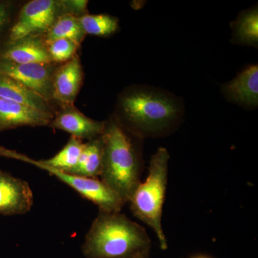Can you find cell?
Listing matches in <instances>:
<instances>
[{
    "label": "cell",
    "instance_id": "1",
    "mask_svg": "<svg viewBox=\"0 0 258 258\" xmlns=\"http://www.w3.org/2000/svg\"><path fill=\"white\" fill-rule=\"evenodd\" d=\"M182 113L177 97L158 88L134 86L120 93L113 115L129 132L144 139L168 133Z\"/></svg>",
    "mask_w": 258,
    "mask_h": 258
},
{
    "label": "cell",
    "instance_id": "2",
    "mask_svg": "<svg viewBox=\"0 0 258 258\" xmlns=\"http://www.w3.org/2000/svg\"><path fill=\"white\" fill-rule=\"evenodd\" d=\"M103 169L100 179L126 205L141 182L143 171L142 142L114 115L105 121Z\"/></svg>",
    "mask_w": 258,
    "mask_h": 258
},
{
    "label": "cell",
    "instance_id": "3",
    "mask_svg": "<svg viewBox=\"0 0 258 258\" xmlns=\"http://www.w3.org/2000/svg\"><path fill=\"white\" fill-rule=\"evenodd\" d=\"M151 248L143 227L120 212L99 210L85 237L82 252L86 258H130Z\"/></svg>",
    "mask_w": 258,
    "mask_h": 258
},
{
    "label": "cell",
    "instance_id": "4",
    "mask_svg": "<svg viewBox=\"0 0 258 258\" xmlns=\"http://www.w3.org/2000/svg\"><path fill=\"white\" fill-rule=\"evenodd\" d=\"M169 159L167 149L163 147L158 149L151 159L147 179L139 183L128 203L134 216L154 231L164 250L168 246L161 217L167 187Z\"/></svg>",
    "mask_w": 258,
    "mask_h": 258
},
{
    "label": "cell",
    "instance_id": "5",
    "mask_svg": "<svg viewBox=\"0 0 258 258\" xmlns=\"http://www.w3.org/2000/svg\"><path fill=\"white\" fill-rule=\"evenodd\" d=\"M88 3L85 0H32L24 3L10 30L8 42L28 36H42L64 15L80 18L88 14Z\"/></svg>",
    "mask_w": 258,
    "mask_h": 258
},
{
    "label": "cell",
    "instance_id": "6",
    "mask_svg": "<svg viewBox=\"0 0 258 258\" xmlns=\"http://www.w3.org/2000/svg\"><path fill=\"white\" fill-rule=\"evenodd\" d=\"M0 156L24 161L47 171L51 175L69 185L83 198L96 205L101 211L119 212L125 205L121 198L100 179L83 177L56 170L16 151L3 147H0Z\"/></svg>",
    "mask_w": 258,
    "mask_h": 258
},
{
    "label": "cell",
    "instance_id": "7",
    "mask_svg": "<svg viewBox=\"0 0 258 258\" xmlns=\"http://www.w3.org/2000/svg\"><path fill=\"white\" fill-rule=\"evenodd\" d=\"M59 64H19L0 60V74L21 83L47 101L52 102V80Z\"/></svg>",
    "mask_w": 258,
    "mask_h": 258
},
{
    "label": "cell",
    "instance_id": "8",
    "mask_svg": "<svg viewBox=\"0 0 258 258\" xmlns=\"http://www.w3.org/2000/svg\"><path fill=\"white\" fill-rule=\"evenodd\" d=\"M83 79L84 73L79 54L68 62L59 64L52 80V102L58 107L74 106Z\"/></svg>",
    "mask_w": 258,
    "mask_h": 258
},
{
    "label": "cell",
    "instance_id": "9",
    "mask_svg": "<svg viewBox=\"0 0 258 258\" xmlns=\"http://www.w3.org/2000/svg\"><path fill=\"white\" fill-rule=\"evenodd\" d=\"M48 126L68 132L71 137L80 140L90 141L101 137L105 121H98L86 116L74 105L58 107Z\"/></svg>",
    "mask_w": 258,
    "mask_h": 258
},
{
    "label": "cell",
    "instance_id": "10",
    "mask_svg": "<svg viewBox=\"0 0 258 258\" xmlns=\"http://www.w3.org/2000/svg\"><path fill=\"white\" fill-rule=\"evenodd\" d=\"M33 193L26 181L0 170V214L24 215L31 210Z\"/></svg>",
    "mask_w": 258,
    "mask_h": 258
},
{
    "label": "cell",
    "instance_id": "11",
    "mask_svg": "<svg viewBox=\"0 0 258 258\" xmlns=\"http://www.w3.org/2000/svg\"><path fill=\"white\" fill-rule=\"evenodd\" d=\"M0 60L19 64L54 63L42 36H28L8 42L0 49Z\"/></svg>",
    "mask_w": 258,
    "mask_h": 258
},
{
    "label": "cell",
    "instance_id": "12",
    "mask_svg": "<svg viewBox=\"0 0 258 258\" xmlns=\"http://www.w3.org/2000/svg\"><path fill=\"white\" fill-rule=\"evenodd\" d=\"M53 115L0 98V132L22 126H48Z\"/></svg>",
    "mask_w": 258,
    "mask_h": 258
},
{
    "label": "cell",
    "instance_id": "13",
    "mask_svg": "<svg viewBox=\"0 0 258 258\" xmlns=\"http://www.w3.org/2000/svg\"><path fill=\"white\" fill-rule=\"evenodd\" d=\"M227 101L241 106L255 108L258 104V67L248 66L222 89Z\"/></svg>",
    "mask_w": 258,
    "mask_h": 258
},
{
    "label": "cell",
    "instance_id": "14",
    "mask_svg": "<svg viewBox=\"0 0 258 258\" xmlns=\"http://www.w3.org/2000/svg\"><path fill=\"white\" fill-rule=\"evenodd\" d=\"M0 98L15 102L42 113L55 114L57 108L15 80L0 74Z\"/></svg>",
    "mask_w": 258,
    "mask_h": 258
},
{
    "label": "cell",
    "instance_id": "15",
    "mask_svg": "<svg viewBox=\"0 0 258 258\" xmlns=\"http://www.w3.org/2000/svg\"><path fill=\"white\" fill-rule=\"evenodd\" d=\"M103 145L101 137L84 143L77 166L68 174L100 179L103 169Z\"/></svg>",
    "mask_w": 258,
    "mask_h": 258
},
{
    "label": "cell",
    "instance_id": "16",
    "mask_svg": "<svg viewBox=\"0 0 258 258\" xmlns=\"http://www.w3.org/2000/svg\"><path fill=\"white\" fill-rule=\"evenodd\" d=\"M233 43L257 47V8L244 10L232 23Z\"/></svg>",
    "mask_w": 258,
    "mask_h": 258
},
{
    "label": "cell",
    "instance_id": "17",
    "mask_svg": "<svg viewBox=\"0 0 258 258\" xmlns=\"http://www.w3.org/2000/svg\"><path fill=\"white\" fill-rule=\"evenodd\" d=\"M86 35L79 18L72 15H64L57 19L42 37L46 44L58 39H67L81 46Z\"/></svg>",
    "mask_w": 258,
    "mask_h": 258
},
{
    "label": "cell",
    "instance_id": "18",
    "mask_svg": "<svg viewBox=\"0 0 258 258\" xmlns=\"http://www.w3.org/2000/svg\"><path fill=\"white\" fill-rule=\"evenodd\" d=\"M83 146L84 143L82 140L71 137L68 143L54 157L48 159L37 161L40 164L56 170L70 173L77 166Z\"/></svg>",
    "mask_w": 258,
    "mask_h": 258
},
{
    "label": "cell",
    "instance_id": "19",
    "mask_svg": "<svg viewBox=\"0 0 258 258\" xmlns=\"http://www.w3.org/2000/svg\"><path fill=\"white\" fill-rule=\"evenodd\" d=\"M80 23L86 35L108 37L118 30V20L106 14H86L79 18Z\"/></svg>",
    "mask_w": 258,
    "mask_h": 258
},
{
    "label": "cell",
    "instance_id": "20",
    "mask_svg": "<svg viewBox=\"0 0 258 258\" xmlns=\"http://www.w3.org/2000/svg\"><path fill=\"white\" fill-rule=\"evenodd\" d=\"M22 5L18 1L0 0V49L8 42Z\"/></svg>",
    "mask_w": 258,
    "mask_h": 258
},
{
    "label": "cell",
    "instance_id": "21",
    "mask_svg": "<svg viewBox=\"0 0 258 258\" xmlns=\"http://www.w3.org/2000/svg\"><path fill=\"white\" fill-rule=\"evenodd\" d=\"M47 51L51 61L54 63L62 64L73 58L80 47L76 42L67 39H58L47 44Z\"/></svg>",
    "mask_w": 258,
    "mask_h": 258
},
{
    "label": "cell",
    "instance_id": "22",
    "mask_svg": "<svg viewBox=\"0 0 258 258\" xmlns=\"http://www.w3.org/2000/svg\"><path fill=\"white\" fill-rule=\"evenodd\" d=\"M151 251H144V252H139L133 257L130 258H149Z\"/></svg>",
    "mask_w": 258,
    "mask_h": 258
},
{
    "label": "cell",
    "instance_id": "23",
    "mask_svg": "<svg viewBox=\"0 0 258 258\" xmlns=\"http://www.w3.org/2000/svg\"><path fill=\"white\" fill-rule=\"evenodd\" d=\"M193 258H210V257H207V256L200 255V256H197V257H195Z\"/></svg>",
    "mask_w": 258,
    "mask_h": 258
}]
</instances>
